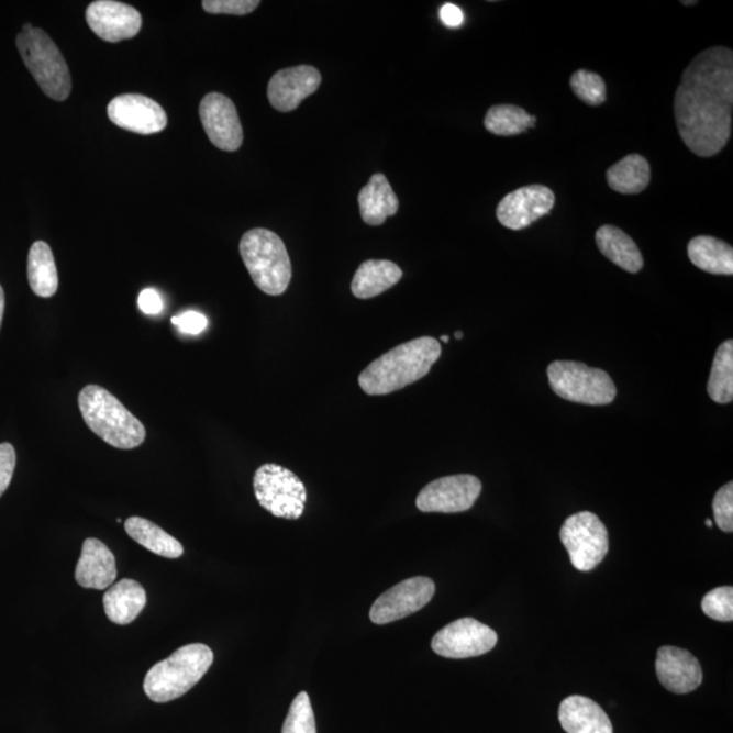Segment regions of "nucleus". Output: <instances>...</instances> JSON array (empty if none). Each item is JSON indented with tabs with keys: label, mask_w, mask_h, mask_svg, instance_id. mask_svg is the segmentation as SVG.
I'll return each instance as SVG.
<instances>
[{
	"label": "nucleus",
	"mask_w": 733,
	"mask_h": 733,
	"mask_svg": "<svg viewBox=\"0 0 733 733\" xmlns=\"http://www.w3.org/2000/svg\"><path fill=\"white\" fill-rule=\"evenodd\" d=\"M498 633L475 619H460L444 626L432 638V649L447 659H469L492 651Z\"/></svg>",
	"instance_id": "10"
},
{
	"label": "nucleus",
	"mask_w": 733,
	"mask_h": 733,
	"mask_svg": "<svg viewBox=\"0 0 733 733\" xmlns=\"http://www.w3.org/2000/svg\"><path fill=\"white\" fill-rule=\"evenodd\" d=\"M455 338H458V340L464 338V333H462V332L455 333Z\"/></svg>",
	"instance_id": "41"
},
{
	"label": "nucleus",
	"mask_w": 733,
	"mask_h": 733,
	"mask_svg": "<svg viewBox=\"0 0 733 733\" xmlns=\"http://www.w3.org/2000/svg\"><path fill=\"white\" fill-rule=\"evenodd\" d=\"M357 201L362 219L368 226H380L386 219L395 216L400 208V200L382 173L369 178L366 187L360 190Z\"/></svg>",
	"instance_id": "21"
},
{
	"label": "nucleus",
	"mask_w": 733,
	"mask_h": 733,
	"mask_svg": "<svg viewBox=\"0 0 733 733\" xmlns=\"http://www.w3.org/2000/svg\"><path fill=\"white\" fill-rule=\"evenodd\" d=\"M78 403L86 425L112 447L132 449L146 441L141 420L101 386H86L79 392Z\"/></svg>",
	"instance_id": "3"
},
{
	"label": "nucleus",
	"mask_w": 733,
	"mask_h": 733,
	"mask_svg": "<svg viewBox=\"0 0 733 733\" xmlns=\"http://www.w3.org/2000/svg\"><path fill=\"white\" fill-rule=\"evenodd\" d=\"M124 527L132 540L158 556L180 558L184 554V547L175 536L167 534L165 530L147 519L132 517L126 519Z\"/></svg>",
	"instance_id": "27"
},
{
	"label": "nucleus",
	"mask_w": 733,
	"mask_h": 733,
	"mask_svg": "<svg viewBox=\"0 0 733 733\" xmlns=\"http://www.w3.org/2000/svg\"><path fill=\"white\" fill-rule=\"evenodd\" d=\"M108 115L114 125L141 135H153L167 125L165 109L146 96L123 95L113 98Z\"/></svg>",
	"instance_id": "15"
},
{
	"label": "nucleus",
	"mask_w": 733,
	"mask_h": 733,
	"mask_svg": "<svg viewBox=\"0 0 733 733\" xmlns=\"http://www.w3.org/2000/svg\"><path fill=\"white\" fill-rule=\"evenodd\" d=\"M714 521L724 533L733 531V484L729 482L715 493L713 499Z\"/></svg>",
	"instance_id": "34"
},
{
	"label": "nucleus",
	"mask_w": 733,
	"mask_h": 733,
	"mask_svg": "<svg viewBox=\"0 0 733 733\" xmlns=\"http://www.w3.org/2000/svg\"><path fill=\"white\" fill-rule=\"evenodd\" d=\"M402 270L389 259H367L356 270L351 290L357 299L380 296L402 279Z\"/></svg>",
	"instance_id": "23"
},
{
	"label": "nucleus",
	"mask_w": 733,
	"mask_h": 733,
	"mask_svg": "<svg viewBox=\"0 0 733 733\" xmlns=\"http://www.w3.org/2000/svg\"><path fill=\"white\" fill-rule=\"evenodd\" d=\"M258 5V0H204L203 2V9L210 14L247 15Z\"/></svg>",
	"instance_id": "35"
},
{
	"label": "nucleus",
	"mask_w": 733,
	"mask_h": 733,
	"mask_svg": "<svg viewBox=\"0 0 733 733\" xmlns=\"http://www.w3.org/2000/svg\"><path fill=\"white\" fill-rule=\"evenodd\" d=\"M16 465V454L13 444H0V498L8 490Z\"/></svg>",
	"instance_id": "36"
},
{
	"label": "nucleus",
	"mask_w": 733,
	"mask_h": 733,
	"mask_svg": "<svg viewBox=\"0 0 733 733\" xmlns=\"http://www.w3.org/2000/svg\"><path fill=\"white\" fill-rule=\"evenodd\" d=\"M4 306H5L4 291H3L2 286H0V326H2V321H3V315H4Z\"/></svg>",
	"instance_id": "40"
},
{
	"label": "nucleus",
	"mask_w": 733,
	"mask_h": 733,
	"mask_svg": "<svg viewBox=\"0 0 733 733\" xmlns=\"http://www.w3.org/2000/svg\"><path fill=\"white\" fill-rule=\"evenodd\" d=\"M597 245L606 258L626 273L637 274L644 267L642 252L636 242L619 227L604 224L596 234Z\"/></svg>",
	"instance_id": "24"
},
{
	"label": "nucleus",
	"mask_w": 733,
	"mask_h": 733,
	"mask_svg": "<svg viewBox=\"0 0 733 733\" xmlns=\"http://www.w3.org/2000/svg\"><path fill=\"white\" fill-rule=\"evenodd\" d=\"M558 719L567 733H613L609 715L591 698H565L558 709Z\"/></svg>",
	"instance_id": "20"
},
{
	"label": "nucleus",
	"mask_w": 733,
	"mask_h": 733,
	"mask_svg": "<svg viewBox=\"0 0 733 733\" xmlns=\"http://www.w3.org/2000/svg\"><path fill=\"white\" fill-rule=\"evenodd\" d=\"M656 674L660 684L675 695L695 691L703 679L700 662L689 651L677 646H662L657 651Z\"/></svg>",
	"instance_id": "18"
},
{
	"label": "nucleus",
	"mask_w": 733,
	"mask_h": 733,
	"mask_svg": "<svg viewBox=\"0 0 733 733\" xmlns=\"http://www.w3.org/2000/svg\"><path fill=\"white\" fill-rule=\"evenodd\" d=\"M690 262L697 268L712 275H733V249L726 242L714 236L700 235L688 246Z\"/></svg>",
	"instance_id": "25"
},
{
	"label": "nucleus",
	"mask_w": 733,
	"mask_h": 733,
	"mask_svg": "<svg viewBox=\"0 0 733 733\" xmlns=\"http://www.w3.org/2000/svg\"><path fill=\"white\" fill-rule=\"evenodd\" d=\"M200 120L213 146L233 153L244 142V130L234 102L221 92H210L200 103Z\"/></svg>",
	"instance_id": "13"
},
{
	"label": "nucleus",
	"mask_w": 733,
	"mask_h": 733,
	"mask_svg": "<svg viewBox=\"0 0 733 733\" xmlns=\"http://www.w3.org/2000/svg\"><path fill=\"white\" fill-rule=\"evenodd\" d=\"M138 309L144 314L157 315L164 310V300H162L159 292L154 288H146L141 292L137 299Z\"/></svg>",
	"instance_id": "38"
},
{
	"label": "nucleus",
	"mask_w": 733,
	"mask_h": 733,
	"mask_svg": "<svg viewBox=\"0 0 733 733\" xmlns=\"http://www.w3.org/2000/svg\"><path fill=\"white\" fill-rule=\"evenodd\" d=\"M733 52L725 46L702 51L686 67L675 92L680 138L692 154L712 158L731 137Z\"/></svg>",
	"instance_id": "1"
},
{
	"label": "nucleus",
	"mask_w": 733,
	"mask_h": 733,
	"mask_svg": "<svg viewBox=\"0 0 733 733\" xmlns=\"http://www.w3.org/2000/svg\"><path fill=\"white\" fill-rule=\"evenodd\" d=\"M547 377L552 390L567 401L603 407L617 397L615 384L610 375L582 363L554 362L547 368Z\"/></svg>",
	"instance_id": "7"
},
{
	"label": "nucleus",
	"mask_w": 733,
	"mask_h": 733,
	"mask_svg": "<svg viewBox=\"0 0 733 733\" xmlns=\"http://www.w3.org/2000/svg\"><path fill=\"white\" fill-rule=\"evenodd\" d=\"M240 252L258 290L273 297L287 291L292 267L285 242L279 235L265 229L247 231L242 236Z\"/></svg>",
	"instance_id": "5"
},
{
	"label": "nucleus",
	"mask_w": 733,
	"mask_h": 733,
	"mask_svg": "<svg viewBox=\"0 0 733 733\" xmlns=\"http://www.w3.org/2000/svg\"><path fill=\"white\" fill-rule=\"evenodd\" d=\"M554 204L556 196L552 189L544 185H529L508 193L500 201L496 216L507 229L523 230L538 219L549 215Z\"/></svg>",
	"instance_id": "14"
},
{
	"label": "nucleus",
	"mask_w": 733,
	"mask_h": 733,
	"mask_svg": "<svg viewBox=\"0 0 733 733\" xmlns=\"http://www.w3.org/2000/svg\"><path fill=\"white\" fill-rule=\"evenodd\" d=\"M16 48L40 88L55 101L67 100L71 92V74L65 56L43 29L23 25L16 36Z\"/></svg>",
	"instance_id": "6"
},
{
	"label": "nucleus",
	"mask_w": 733,
	"mask_h": 733,
	"mask_svg": "<svg viewBox=\"0 0 733 733\" xmlns=\"http://www.w3.org/2000/svg\"><path fill=\"white\" fill-rule=\"evenodd\" d=\"M435 591V582L430 577L418 576L403 580L375 600L369 619L377 625L407 619L429 604Z\"/></svg>",
	"instance_id": "11"
},
{
	"label": "nucleus",
	"mask_w": 733,
	"mask_h": 733,
	"mask_svg": "<svg viewBox=\"0 0 733 733\" xmlns=\"http://www.w3.org/2000/svg\"><path fill=\"white\" fill-rule=\"evenodd\" d=\"M706 524L708 527H713V522L711 521V519H707Z\"/></svg>",
	"instance_id": "42"
},
{
	"label": "nucleus",
	"mask_w": 733,
	"mask_h": 733,
	"mask_svg": "<svg viewBox=\"0 0 733 733\" xmlns=\"http://www.w3.org/2000/svg\"><path fill=\"white\" fill-rule=\"evenodd\" d=\"M606 178H608L609 187L614 192L638 195L649 185L651 166L642 155H628V157L609 167Z\"/></svg>",
	"instance_id": "28"
},
{
	"label": "nucleus",
	"mask_w": 733,
	"mask_h": 733,
	"mask_svg": "<svg viewBox=\"0 0 733 733\" xmlns=\"http://www.w3.org/2000/svg\"><path fill=\"white\" fill-rule=\"evenodd\" d=\"M570 88L579 100L591 107L602 105L608 97L604 79L599 74L587 71V69L574 73L570 77Z\"/></svg>",
	"instance_id": "31"
},
{
	"label": "nucleus",
	"mask_w": 733,
	"mask_h": 733,
	"mask_svg": "<svg viewBox=\"0 0 733 733\" xmlns=\"http://www.w3.org/2000/svg\"><path fill=\"white\" fill-rule=\"evenodd\" d=\"M27 279L34 293L40 298L54 297L59 287V276L54 253L46 242L37 241L29 251Z\"/></svg>",
	"instance_id": "26"
},
{
	"label": "nucleus",
	"mask_w": 733,
	"mask_h": 733,
	"mask_svg": "<svg viewBox=\"0 0 733 733\" xmlns=\"http://www.w3.org/2000/svg\"><path fill=\"white\" fill-rule=\"evenodd\" d=\"M708 392L718 403L733 400V342L729 340L715 352Z\"/></svg>",
	"instance_id": "30"
},
{
	"label": "nucleus",
	"mask_w": 733,
	"mask_h": 733,
	"mask_svg": "<svg viewBox=\"0 0 733 733\" xmlns=\"http://www.w3.org/2000/svg\"><path fill=\"white\" fill-rule=\"evenodd\" d=\"M253 487L259 506L274 517L297 521L303 515L308 492L299 477L286 467L275 464L258 467Z\"/></svg>",
	"instance_id": "8"
},
{
	"label": "nucleus",
	"mask_w": 733,
	"mask_h": 733,
	"mask_svg": "<svg viewBox=\"0 0 733 733\" xmlns=\"http://www.w3.org/2000/svg\"><path fill=\"white\" fill-rule=\"evenodd\" d=\"M534 115L515 105H496L485 115L484 125L490 134L498 136L521 135L534 129Z\"/></svg>",
	"instance_id": "29"
},
{
	"label": "nucleus",
	"mask_w": 733,
	"mask_h": 733,
	"mask_svg": "<svg viewBox=\"0 0 733 733\" xmlns=\"http://www.w3.org/2000/svg\"><path fill=\"white\" fill-rule=\"evenodd\" d=\"M481 490L482 484L475 476L443 477L421 490L415 499V506L421 512H465L475 506Z\"/></svg>",
	"instance_id": "12"
},
{
	"label": "nucleus",
	"mask_w": 733,
	"mask_h": 733,
	"mask_svg": "<svg viewBox=\"0 0 733 733\" xmlns=\"http://www.w3.org/2000/svg\"><path fill=\"white\" fill-rule=\"evenodd\" d=\"M685 5H692L696 4L697 2H682Z\"/></svg>",
	"instance_id": "44"
},
{
	"label": "nucleus",
	"mask_w": 733,
	"mask_h": 733,
	"mask_svg": "<svg viewBox=\"0 0 733 733\" xmlns=\"http://www.w3.org/2000/svg\"><path fill=\"white\" fill-rule=\"evenodd\" d=\"M173 325L178 327V331L185 334H200L203 333L208 326V320L204 314L199 311L188 310L185 313L173 316Z\"/></svg>",
	"instance_id": "37"
},
{
	"label": "nucleus",
	"mask_w": 733,
	"mask_h": 733,
	"mask_svg": "<svg viewBox=\"0 0 733 733\" xmlns=\"http://www.w3.org/2000/svg\"><path fill=\"white\" fill-rule=\"evenodd\" d=\"M86 21L98 37L119 43L135 37L142 27V15L130 4L97 0L86 10Z\"/></svg>",
	"instance_id": "16"
},
{
	"label": "nucleus",
	"mask_w": 733,
	"mask_h": 733,
	"mask_svg": "<svg viewBox=\"0 0 733 733\" xmlns=\"http://www.w3.org/2000/svg\"><path fill=\"white\" fill-rule=\"evenodd\" d=\"M322 77L315 67L297 66L280 69L269 80L268 100L276 111H296L306 98L319 90Z\"/></svg>",
	"instance_id": "17"
},
{
	"label": "nucleus",
	"mask_w": 733,
	"mask_h": 733,
	"mask_svg": "<svg viewBox=\"0 0 733 733\" xmlns=\"http://www.w3.org/2000/svg\"><path fill=\"white\" fill-rule=\"evenodd\" d=\"M213 663V652L204 644H189L155 665L144 678L149 700L165 703L187 695L198 685Z\"/></svg>",
	"instance_id": "4"
},
{
	"label": "nucleus",
	"mask_w": 733,
	"mask_h": 733,
	"mask_svg": "<svg viewBox=\"0 0 733 733\" xmlns=\"http://www.w3.org/2000/svg\"><path fill=\"white\" fill-rule=\"evenodd\" d=\"M147 593L137 581L124 579L115 582L103 596V609L108 619L118 625L134 622L146 608Z\"/></svg>",
	"instance_id": "22"
},
{
	"label": "nucleus",
	"mask_w": 733,
	"mask_h": 733,
	"mask_svg": "<svg viewBox=\"0 0 733 733\" xmlns=\"http://www.w3.org/2000/svg\"><path fill=\"white\" fill-rule=\"evenodd\" d=\"M702 611L709 619L720 622L733 621V588L719 587L702 599Z\"/></svg>",
	"instance_id": "33"
},
{
	"label": "nucleus",
	"mask_w": 733,
	"mask_h": 733,
	"mask_svg": "<svg viewBox=\"0 0 733 733\" xmlns=\"http://www.w3.org/2000/svg\"><path fill=\"white\" fill-rule=\"evenodd\" d=\"M118 577L114 554L103 542L96 538L85 541L80 553L75 579L84 588L105 590L113 585Z\"/></svg>",
	"instance_id": "19"
},
{
	"label": "nucleus",
	"mask_w": 733,
	"mask_h": 733,
	"mask_svg": "<svg viewBox=\"0 0 733 733\" xmlns=\"http://www.w3.org/2000/svg\"><path fill=\"white\" fill-rule=\"evenodd\" d=\"M441 340H442L443 343H448V342H449V337H448V336H442Z\"/></svg>",
	"instance_id": "43"
},
{
	"label": "nucleus",
	"mask_w": 733,
	"mask_h": 733,
	"mask_svg": "<svg viewBox=\"0 0 733 733\" xmlns=\"http://www.w3.org/2000/svg\"><path fill=\"white\" fill-rule=\"evenodd\" d=\"M442 355V345L432 337H420L396 346L374 360L359 375L368 396H386L418 382L431 371Z\"/></svg>",
	"instance_id": "2"
},
{
	"label": "nucleus",
	"mask_w": 733,
	"mask_h": 733,
	"mask_svg": "<svg viewBox=\"0 0 733 733\" xmlns=\"http://www.w3.org/2000/svg\"><path fill=\"white\" fill-rule=\"evenodd\" d=\"M281 733H316L313 707L308 692H299L292 701Z\"/></svg>",
	"instance_id": "32"
},
{
	"label": "nucleus",
	"mask_w": 733,
	"mask_h": 733,
	"mask_svg": "<svg viewBox=\"0 0 733 733\" xmlns=\"http://www.w3.org/2000/svg\"><path fill=\"white\" fill-rule=\"evenodd\" d=\"M441 20L447 27H459L465 21L464 11L458 5L446 3L441 9Z\"/></svg>",
	"instance_id": "39"
},
{
	"label": "nucleus",
	"mask_w": 733,
	"mask_h": 733,
	"mask_svg": "<svg viewBox=\"0 0 733 733\" xmlns=\"http://www.w3.org/2000/svg\"><path fill=\"white\" fill-rule=\"evenodd\" d=\"M570 563L580 573L596 569L609 553V531L592 512H579L569 517L559 531Z\"/></svg>",
	"instance_id": "9"
}]
</instances>
